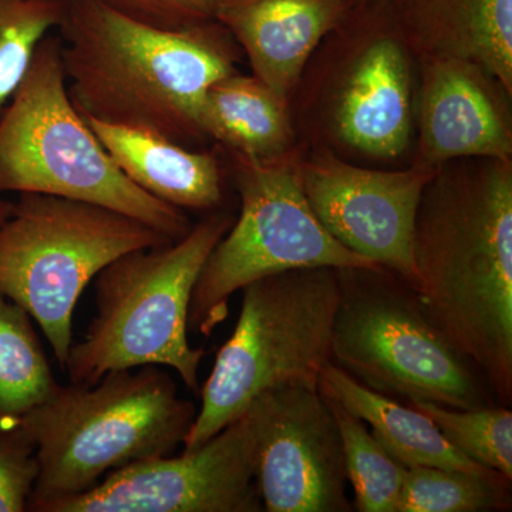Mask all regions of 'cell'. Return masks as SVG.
I'll return each instance as SVG.
<instances>
[{
	"label": "cell",
	"mask_w": 512,
	"mask_h": 512,
	"mask_svg": "<svg viewBox=\"0 0 512 512\" xmlns=\"http://www.w3.org/2000/svg\"><path fill=\"white\" fill-rule=\"evenodd\" d=\"M430 417L448 443L474 463L512 481V412L508 406L451 409L430 402H412Z\"/></svg>",
	"instance_id": "cell-23"
},
{
	"label": "cell",
	"mask_w": 512,
	"mask_h": 512,
	"mask_svg": "<svg viewBox=\"0 0 512 512\" xmlns=\"http://www.w3.org/2000/svg\"><path fill=\"white\" fill-rule=\"evenodd\" d=\"M241 291L237 326L202 386L184 451L220 433L266 390L319 387L323 367L332 362L338 268L293 269L264 276Z\"/></svg>",
	"instance_id": "cell-6"
},
{
	"label": "cell",
	"mask_w": 512,
	"mask_h": 512,
	"mask_svg": "<svg viewBox=\"0 0 512 512\" xmlns=\"http://www.w3.org/2000/svg\"><path fill=\"white\" fill-rule=\"evenodd\" d=\"M256 485L268 512H349L338 421L319 387L288 384L256 397Z\"/></svg>",
	"instance_id": "cell-11"
},
{
	"label": "cell",
	"mask_w": 512,
	"mask_h": 512,
	"mask_svg": "<svg viewBox=\"0 0 512 512\" xmlns=\"http://www.w3.org/2000/svg\"><path fill=\"white\" fill-rule=\"evenodd\" d=\"M439 165L413 232V289L424 313L477 370L495 403L512 402V165Z\"/></svg>",
	"instance_id": "cell-1"
},
{
	"label": "cell",
	"mask_w": 512,
	"mask_h": 512,
	"mask_svg": "<svg viewBox=\"0 0 512 512\" xmlns=\"http://www.w3.org/2000/svg\"><path fill=\"white\" fill-rule=\"evenodd\" d=\"M66 0H0V114L28 73L37 46L59 28Z\"/></svg>",
	"instance_id": "cell-24"
},
{
	"label": "cell",
	"mask_w": 512,
	"mask_h": 512,
	"mask_svg": "<svg viewBox=\"0 0 512 512\" xmlns=\"http://www.w3.org/2000/svg\"><path fill=\"white\" fill-rule=\"evenodd\" d=\"M195 416L161 366L116 370L92 386L57 384L19 420L37 460L28 511L82 494L120 468L173 456Z\"/></svg>",
	"instance_id": "cell-3"
},
{
	"label": "cell",
	"mask_w": 512,
	"mask_h": 512,
	"mask_svg": "<svg viewBox=\"0 0 512 512\" xmlns=\"http://www.w3.org/2000/svg\"><path fill=\"white\" fill-rule=\"evenodd\" d=\"M437 168L369 170L320 153L299 164V175L306 200L333 238L413 285L414 222Z\"/></svg>",
	"instance_id": "cell-12"
},
{
	"label": "cell",
	"mask_w": 512,
	"mask_h": 512,
	"mask_svg": "<svg viewBox=\"0 0 512 512\" xmlns=\"http://www.w3.org/2000/svg\"><path fill=\"white\" fill-rule=\"evenodd\" d=\"M57 30L67 90L83 117L190 147L208 89L238 72L237 42L217 20L161 29L96 0H66Z\"/></svg>",
	"instance_id": "cell-2"
},
{
	"label": "cell",
	"mask_w": 512,
	"mask_h": 512,
	"mask_svg": "<svg viewBox=\"0 0 512 512\" xmlns=\"http://www.w3.org/2000/svg\"><path fill=\"white\" fill-rule=\"evenodd\" d=\"M397 35L424 60L480 66L512 93V0H383Z\"/></svg>",
	"instance_id": "cell-15"
},
{
	"label": "cell",
	"mask_w": 512,
	"mask_h": 512,
	"mask_svg": "<svg viewBox=\"0 0 512 512\" xmlns=\"http://www.w3.org/2000/svg\"><path fill=\"white\" fill-rule=\"evenodd\" d=\"M255 446L245 412L181 456L140 461L113 471L90 490L40 512H259Z\"/></svg>",
	"instance_id": "cell-10"
},
{
	"label": "cell",
	"mask_w": 512,
	"mask_h": 512,
	"mask_svg": "<svg viewBox=\"0 0 512 512\" xmlns=\"http://www.w3.org/2000/svg\"><path fill=\"white\" fill-rule=\"evenodd\" d=\"M355 5L356 0H220L215 20L244 49L254 76L288 100L320 40Z\"/></svg>",
	"instance_id": "cell-14"
},
{
	"label": "cell",
	"mask_w": 512,
	"mask_h": 512,
	"mask_svg": "<svg viewBox=\"0 0 512 512\" xmlns=\"http://www.w3.org/2000/svg\"><path fill=\"white\" fill-rule=\"evenodd\" d=\"M338 271L333 365L409 403L451 409L497 404L473 365L424 313L406 279L382 265Z\"/></svg>",
	"instance_id": "cell-7"
},
{
	"label": "cell",
	"mask_w": 512,
	"mask_h": 512,
	"mask_svg": "<svg viewBox=\"0 0 512 512\" xmlns=\"http://www.w3.org/2000/svg\"><path fill=\"white\" fill-rule=\"evenodd\" d=\"M101 146L137 187L183 211L215 210L224 198L220 161L146 130L84 117Z\"/></svg>",
	"instance_id": "cell-17"
},
{
	"label": "cell",
	"mask_w": 512,
	"mask_h": 512,
	"mask_svg": "<svg viewBox=\"0 0 512 512\" xmlns=\"http://www.w3.org/2000/svg\"><path fill=\"white\" fill-rule=\"evenodd\" d=\"M32 318L0 293V420H20L56 389Z\"/></svg>",
	"instance_id": "cell-20"
},
{
	"label": "cell",
	"mask_w": 512,
	"mask_h": 512,
	"mask_svg": "<svg viewBox=\"0 0 512 512\" xmlns=\"http://www.w3.org/2000/svg\"><path fill=\"white\" fill-rule=\"evenodd\" d=\"M329 399V397H328ZM338 421L346 476L359 512H397L407 468L373 436L369 426L329 399Z\"/></svg>",
	"instance_id": "cell-22"
},
{
	"label": "cell",
	"mask_w": 512,
	"mask_h": 512,
	"mask_svg": "<svg viewBox=\"0 0 512 512\" xmlns=\"http://www.w3.org/2000/svg\"><path fill=\"white\" fill-rule=\"evenodd\" d=\"M127 18L161 29H181L215 20L220 0H96Z\"/></svg>",
	"instance_id": "cell-26"
},
{
	"label": "cell",
	"mask_w": 512,
	"mask_h": 512,
	"mask_svg": "<svg viewBox=\"0 0 512 512\" xmlns=\"http://www.w3.org/2000/svg\"><path fill=\"white\" fill-rule=\"evenodd\" d=\"M200 127L229 153L255 160L284 156L292 141L288 100L254 74L235 72L212 84L202 101Z\"/></svg>",
	"instance_id": "cell-19"
},
{
	"label": "cell",
	"mask_w": 512,
	"mask_h": 512,
	"mask_svg": "<svg viewBox=\"0 0 512 512\" xmlns=\"http://www.w3.org/2000/svg\"><path fill=\"white\" fill-rule=\"evenodd\" d=\"M13 202L6 201L5 198H2L0 195V224L9 217L10 211H12Z\"/></svg>",
	"instance_id": "cell-27"
},
{
	"label": "cell",
	"mask_w": 512,
	"mask_h": 512,
	"mask_svg": "<svg viewBox=\"0 0 512 512\" xmlns=\"http://www.w3.org/2000/svg\"><path fill=\"white\" fill-rule=\"evenodd\" d=\"M376 2V0H356V5H365V3Z\"/></svg>",
	"instance_id": "cell-28"
},
{
	"label": "cell",
	"mask_w": 512,
	"mask_h": 512,
	"mask_svg": "<svg viewBox=\"0 0 512 512\" xmlns=\"http://www.w3.org/2000/svg\"><path fill=\"white\" fill-rule=\"evenodd\" d=\"M402 46L397 37H377L353 64L340 92V136L369 156H400L410 141L412 80Z\"/></svg>",
	"instance_id": "cell-16"
},
{
	"label": "cell",
	"mask_w": 512,
	"mask_h": 512,
	"mask_svg": "<svg viewBox=\"0 0 512 512\" xmlns=\"http://www.w3.org/2000/svg\"><path fill=\"white\" fill-rule=\"evenodd\" d=\"M46 194L90 202L180 239L187 212L137 187L101 146L67 90L60 37L37 46L19 89L0 114V195Z\"/></svg>",
	"instance_id": "cell-5"
},
{
	"label": "cell",
	"mask_w": 512,
	"mask_h": 512,
	"mask_svg": "<svg viewBox=\"0 0 512 512\" xmlns=\"http://www.w3.org/2000/svg\"><path fill=\"white\" fill-rule=\"evenodd\" d=\"M235 218L212 212L177 241L120 256L96 276V318L73 343L70 383L92 386L107 373L156 365L175 370L197 392L204 349L188 342L195 282Z\"/></svg>",
	"instance_id": "cell-4"
},
{
	"label": "cell",
	"mask_w": 512,
	"mask_h": 512,
	"mask_svg": "<svg viewBox=\"0 0 512 512\" xmlns=\"http://www.w3.org/2000/svg\"><path fill=\"white\" fill-rule=\"evenodd\" d=\"M493 82L467 60H424L417 165L439 167L460 158L511 161V127Z\"/></svg>",
	"instance_id": "cell-13"
},
{
	"label": "cell",
	"mask_w": 512,
	"mask_h": 512,
	"mask_svg": "<svg viewBox=\"0 0 512 512\" xmlns=\"http://www.w3.org/2000/svg\"><path fill=\"white\" fill-rule=\"evenodd\" d=\"M173 241L101 205L19 194L0 224V293L36 320L64 370L87 285L120 256Z\"/></svg>",
	"instance_id": "cell-8"
},
{
	"label": "cell",
	"mask_w": 512,
	"mask_h": 512,
	"mask_svg": "<svg viewBox=\"0 0 512 512\" xmlns=\"http://www.w3.org/2000/svg\"><path fill=\"white\" fill-rule=\"evenodd\" d=\"M319 390L370 427L373 436L404 467H439L493 474L451 446L430 417L409 404L363 386L329 362L320 373Z\"/></svg>",
	"instance_id": "cell-18"
},
{
	"label": "cell",
	"mask_w": 512,
	"mask_h": 512,
	"mask_svg": "<svg viewBox=\"0 0 512 512\" xmlns=\"http://www.w3.org/2000/svg\"><path fill=\"white\" fill-rule=\"evenodd\" d=\"M35 446L19 420H0V512L28 511L35 487Z\"/></svg>",
	"instance_id": "cell-25"
},
{
	"label": "cell",
	"mask_w": 512,
	"mask_h": 512,
	"mask_svg": "<svg viewBox=\"0 0 512 512\" xmlns=\"http://www.w3.org/2000/svg\"><path fill=\"white\" fill-rule=\"evenodd\" d=\"M511 480L439 467H410L397 512H493L511 510Z\"/></svg>",
	"instance_id": "cell-21"
},
{
	"label": "cell",
	"mask_w": 512,
	"mask_h": 512,
	"mask_svg": "<svg viewBox=\"0 0 512 512\" xmlns=\"http://www.w3.org/2000/svg\"><path fill=\"white\" fill-rule=\"evenodd\" d=\"M231 156L241 212L202 266L188 313V330L204 338L227 319L232 295L264 276L377 265L340 244L320 224L291 154L271 160Z\"/></svg>",
	"instance_id": "cell-9"
}]
</instances>
